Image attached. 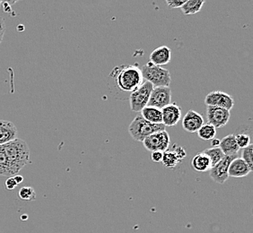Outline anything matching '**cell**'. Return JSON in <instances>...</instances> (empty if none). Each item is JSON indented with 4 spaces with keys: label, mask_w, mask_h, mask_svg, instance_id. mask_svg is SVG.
Wrapping results in <instances>:
<instances>
[{
    "label": "cell",
    "mask_w": 253,
    "mask_h": 233,
    "mask_svg": "<svg viewBox=\"0 0 253 233\" xmlns=\"http://www.w3.org/2000/svg\"><path fill=\"white\" fill-rule=\"evenodd\" d=\"M110 78L114 81L119 90L130 93L144 82L141 68L136 65H122L116 67L112 70Z\"/></svg>",
    "instance_id": "1"
},
{
    "label": "cell",
    "mask_w": 253,
    "mask_h": 233,
    "mask_svg": "<svg viewBox=\"0 0 253 233\" xmlns=\"http://www.w3.org/2000/svg\"><path fill=\"white\" fill-rule=\"evenodd\" d=\"M4 148L12 176L18 174L20 170L30 163V148L25 140L15 138L4 145Z\"/></svg>",
    "instance_id": "2"
},
{
    "label": "cell",
    "mask_w": 253,
    "mask_h": 233,
    "mask_svg": "<svg viewBox=\"0 0 253 233\" xmlns=\"http://www.w3.org/2000/svg\"><path fill=\"white\" fill-rule=\"evenodd\" d=\"M161 130H166L164 124H154L147 121L141 115L135 116L128 126L129 135L136 142H143L147 136Z\"/></svg>",
    "instance_id": "3"
},
{
    "label": "cell",
    "mask_w": 253,
    "mask_h": 233,
    "mask_svg": "<svg viewBox=\"0 0 253 233\" xmlns=\"http://www.w3.org/2000/svg\"><path fill=\"white\" fill-rule=\"evenodd\" d=\"M141 73L144 81L149 82L154 87H170L171 78L170 72L166 68L154 65L149 61L142 67Z\"/></svg>",
    "instance_id": "4"
},
{
    "label": "cell",
    "mask_w": 253,
    "mask_h": 233,
    "mask_svg": "<svg viewBox=\"0 0 253 233\" xmlns=\"http://www.w3.org/2000/svg\"><path fill=\"white\" fill-rule=\"evenodd\" d=\"M154 86L149 82L144 81L141 85L136 88L129 95L130 110L133 112H141L147 106Z\"/></svg>",
    "instance_id": "5"
},
{
    "label": "cell",
    "mask_w": 253,
    "mask_h": 233,
    "mask_svg": "<svg viewBox=\"0 0 253 233\" xmlns=\"http://www.w3.org/2000/svg\"><path fill=\"white\" fill-rule=\"evenodd\" d=\"M147 151L150 152H166L168 150L170 144V138L166 130L155 132L150 136H147L142 142Z\"/></svg>",
    "instance_id": "6"
},
{
    "label": "cell",
    "mask_w": 253,
    "mask_h": 233,
    "mask_svg": "<svg viewBox=\"0 0 253 233\" xmlns=\"http://www.w3.org/2000/svg\"><path fill=\"white\" fill-rule=\"evenodd\" d=\"M238 157V155H224V158L213 166L210 171V178L214 180L215 183L224 184V182L229 179L228 169L230 163Z\"/></svg>",
    "instance_id": "7"
},
{
    "label": "cell",
    "mask_w": 253,
    "mask_h": 233,
    "mask_svg": "<svg viewBox=\"0 0 253 233\" xmlns=\"http://www.w3.org/2000/svg\"><path fill=\"white\" fill-rule=\"evenodd\" d=\"M231 117V113L228 110L216 106H208L207 108V118L208 123L214 126L215 128H222L227 125Z\"/></svg>",
    "instance_id": "8"
},
{
    "label": "cell",
    "mask_w": 253,
    "mask_h": 233,
    "mask_svg": "<svg viewBox=\"0 0 253 233\" xmlns=\"http://www.w3.org/2000/svg\"><path fill=\"white\" fill-rule=\"evenodd\" d=\"M205 104L207 106H216L231 111L234 106V100L228 93L221 91H213L205 98Z\"/></svg>",
    "instance_id": "9"
},
{
    "label": "cell",
    "mask_w": 253,
    "mask_h": 233,
    "mask_svg": "<svg viewBox=\"0 0 253 233\" xmlns=\"http://www.w3.org/2000/svg\"><path fill=\"white\" fill-rule=\"evenodd\" d=\"M171 90L170 87L161 86L154 87L149 98L147 106L157 108L162 110L171 103Z\"/></svg>",
    "instance_id": "10"
},
{
    "label": "cell",
    "mask_w": 253,
    "mask_h": 233,
    "mask_svg": "<svg viewBox=\"0 0 253 233\" xmlns=\"http://www.w3.org/2000/svg\"><path fill=\"white\" fill-rule=\"evenodd\" d=\"M163 124L166 126H174L181 119V109L176 103H170L162 110Z\"/></svg>",
    "instance_id": "11"
},
{
    "label": "cell",
    "mask_w": 253,
    "mask_h": 233,
    "mask_svg": "<svg viewBox=\"0 0 253 233\" xmlns=\"http://www.w3.org/2000/svg\"><path fill=\"white\" fill-rule=\"evenodd\" d=\"M204 124V118L199 112L190 110L182 118V127L188 133H197Z\"/></svg>",
    "instance_id": "12"
},
{
    "label": "cell",
    "mask_w": 253,
    "mask_h": 233,
    "mask_svg": "<svg viewBox=\"0 0 253 233\" xmlns=\"http://www.w3.org/2000/svg\"><path fill=\"white\" fill-rule=\"evenodd\" d=\"M253 171V169L242 158H235L230 163L228 169L229 177L232 178H244L248 176Z\"/></svg>",
    "instance_id": "13"
},
{
    "label": "cell",
    "mask_w": 253,
    "mask_h": 233,
    "mask_svg": "<svg viewBox=\"0 0 253 233\" xmlns=\"http://www.w3.org/2000/svg\"><path fill=\"white\" fill-rule=\"evenodd\" d=\"M17 128L14 123L7 120H0V146L17 138Z\"/></svg>",
    "instance_id": "14"
},
{
    "label": "cell",
    "mask_w": 253,
    "mask_h": 233,
    "mask_svg": "<svg viewBox=\"0 0 253 233\" xmlns=\"http://www.w3.org/2000/svg\"><path fill=\"white\" fill-rule=\"evenodd\" d=\"M171 59V50L167 46H161L155 49L150 55V62L156 66H166L170 63Z\"/></svg>",
    "instance_id": "15"
},
{
    "label": "cell",
    "mask_w": 253,
    "mask_h": 233,
    "mask_svg": "<svg viewBox=\"0 0 253 233\" xmlns=\"http://www.w3.org/2000/svg\"><path fill=\"white\" fill-rule=\"evenodd\" d=\"M219 148L224 153V155H235L240 151L238 145L235 140V135L230 134L220 140Z\"/></svg>",
    "instance_id": "16"
},
{
    "label": "cell",
    "mask_w": 253,
    "mask_h": 233,
    "mask_svg": "<svg viewBox=\"0 0 253 233\" xmlns=\"http://www.w3.org/2000/svg\"><path fill=\"white\" fill-rule=\"evenodd\" d=\"M191 166L196 171L199 172L209 171L212 168L210 158L204 153H199L193 157L191 160Z\"/></svg>",
    "instance_id": "17"
},
{
    "label": "cell",
    "mask_w": 253,
    "mask_h": 233,
    "mask_svg": "<svg viewBox=\"0 0 253 233\" xmlns=\"http://www.w3.org/2000/svg\"><path fill=\"white\" fill-rule=\"evenodd\" d=\"M141 116L147 120L154 124H163L162 118V111L157 108L146 106L141 111Z\"/></svg>",
    "instance_id": "18"
},
{
    "label": "cell",
    "mask_w": 253,
    "mask_h": 233,
    "mask_svg": "<svg viewBox=\"0 0 253 233\" xmlns=\"http://www.w3.org/2000/svg\"><path fill=\"white\" fill-rule=\"evenodd\" d=\"M205 3L206 0H187V2L181 6L180 10L183 15H195L200 12Z\"/></svg>",
    "instance_id": "19"
},
{
    "label": "cell",
    "mask_w": 253,
    "mask_h": 233,
    "mask_svg": "<svg viewBox=\"0 0 253 233\" xmlns=\"http://www.w3.org/2000/svg\"><path fill=\"white\" fill-rule=\"evenodd\" d=\"M197 133L201 140L211 141L216 136V128L210 123H204Z\"/></svg>",
    "instance_id": "20"
},
{
    "label": "cell",
    "mask_w": 253,
    "mask_h": 233,
    "mask_svg": "<svg viewBox=\"0 0 253 233\" xmlns=\"http://www.w3.org/2000/svg\"><path fill=\"white\" fill-rule=\"evenodd\" d=\"M0 177H12L9 161L5 155L4 146H0Z\"/></svg>",
    "instance_id": "21"
},
{
    "label": "cell",
    "mask_w": 253,
    "mask_h": 233,
    "mask_svg": "<svg viewBox=\"0 0 253 233\" xmlns=\"http://www.w3.org/2000/svg\"><path fill=\"white\" fill-rule=\"evenodd\" d=\"M180 160L176 156L175 153L173 151H166L163 154V160L162 163L167 169H174L176 166L180 163Z\"/></svg>",
    "instance_id": "22"
},
{
    "label": "cell",
    "mask_w": 253,
    "mask_h": 233,
    "mask_svg": "<svg viewBox=\"0 0 253 233\" xmlns=\"http://www.w3.org/2000/svg\"><path fill=\"white\" fill-rule=\"evenodd\" d=\"M205 155H207L208 157L210 158V161L212 167L215 165L217 162H219L220 160L224 158V153L220 149L219 147H211L208 148L203 152Z\"/></svg>",
    "instance_id": "23"
},
{
    "label": "cell",
    "mask_w": 253,
    "mask_h": 233,
    "mask_svg": "<svg viewBox=\"0 0 253 233\" xmlns=\"http://www.w3.org/2000/svg\"><path fill=\"white\" fill-rule=\"evenodd\" d=\"M18 195L20 198L25 201H34L36 198L35 190L31 187H24L19 190Z\"/></svg>",
    "instance_id": "24"
},
{
    "label": "cell",
    "mask_w": 253,
    "mask_h": 233,
    "mask_svg": "<svg viewBox=\"0 0 253 233\" xmlns=\"http://www.w3.org/2000/svg\"><path fill=\"white\" fill-rule=\"evenodd\" d=\"M235 140L240 149H244L245 147L252 145V138L247 133H239L235 135Z\"/></svg>",
    "instance_id": "25"
},
{
    "label": "cell",
    "mask_w": 253,
    "mask_h": 233,
    "mask_svg": "<svg viewBox=\"0 0 253 233\" xmlns=\"http://www.w3.org/2000/svg\"><path fill=\"white\" fill-rule=\"evenodd\" d=\"M253 145H250V146H247V147H245L244 148V150H243V153H242V159L248 164L249 167L251 168V169H253Z\"/></svg>",
    "instance_id": "26"
},
{
    "label": "cell",
    "mask_w": 253,
    "mask_h": 233,
    "mask_svg": "<svg viewBox=\"0 0 253 233\" xmlns=\"http://www.w3.org/2000/svg\"><path fill=\"white\" fill-rule=\"evenodd\" d=\"M167 5L170 8H181L187 0H166Z\"/></svg>",
    "instance_id": "27"
},
{
    "label": "cell",
    "mask_w": 253,
    "mask_h": 233,
    "mask_svg": "<svg viewBox=\"0 0 253 233\" xmlns=\"http://www.w3.org/2000/svg\"><path fill=\"white\" fill-rule=\"evenodd\" d=\"M172 151L175 153L176 156L178 157V159H179L180 161L183 160L186 156H187V153H186L185 149H184L183 147H181V146H177L175 148H173V150Z\"/></svg>",
    "instance_id": "28"
},
{
    "label": "cell",
    "mask_w": 253,
    "mask_h": 233,
    "mask_svg": "<svg viewBox=\"0 0 253 233\" xmlns=\"http://www.w3.org/2000/svg\"><path fill=\"white\" fill-rule=\"evenodd\" d=\"M17 186H18V183L16 182V180H15L14 176L9 177V178L7 179V180L5 181V188L8 190H15Z\"/></svg>",
    "instance_id": "29"
},
{
    "label": "cell",
    "mask_w": 253,
    "mask_h": 233,
    "mask_svg": "<svg viewBox=\"0 0 253 233\" xmlns=\"http://www.w3.org/2000/svg\"><path fill=\"white\" fill-rule=\"evenodd\" d=\"M163 152H159V151H156V152H152L151 154V159L154 162L156 163H159L162 162L163 160Z\"/></svg>",
    "instance_id": "30"
},
{
    "label": "cell",
    "mask_w": 253,
    "mask_h": 233,
    "mask_svg": "<svg viewBox=\"0 0 253 233\" xmlns=\"http://www.w3.org/2000/svg\"><path fill=\"white\" fill-rule=\"evenodd\" d=\"M5 20L3 17H1L0 16V44L2 42V40H3V38H4V35H5Z\"/></svg>",
    "instance_id": "31"
},
{
    "label": "cell",
    "mask_w": 253,
    "mask_h": 233,
    "mask_svg": "<svg viewBox=\"0 0 253 233\" xmlns=\"http://www.w3.org/2000/svg\"><path fill=\"white\" fill-rule=\"evenodd\" d=\"M20 0H1V5H15Z\"/></svg>",
    "instance_id": "32"
},
{
    "label": "cell",
    "mask_w": 253,
    "mask_h": 233,
    "mask_svg": "<svg viewBox=\"0 0 253 233\" xmlns=\"http://www.w3.org/2000/svg\"><path fill=\"white\" fill-rule=\"evenodd\" d=\"M220 140L214 137V139L211 140V146L212 147H219Z\"/></svg>",
    "instance_id": "33"
},
{
    "label": "cell",
    "mask_w": 253,
    "mask_h": 233,
    "mask_svg": "<svg viewBox=\"0 0 253 233\" xmlns=\"http://www.w3.org/2000/svg\"><path fill=\"white\" fill-rule=\"evenodd\" d=\"M15 177V180H16V182L18 183V185L20 184V183H22L23 182V180H24V178L22 177V176H20V175H15L14 176Z\"/></svg>",
    "instance_id": "34"
},
{
    "label": "cell",
    "mask_w": 253,
    "mask_h": 233,
    "mask_svg": "<svg viewBox=\"0 0 253 233\" xmlns=\"http://www.w3.org/2000/svg\"><path fill=\"white\" fill-rule=\"evenodd\" d=\"M0 6H1V0H0Z\"/></svg>",
    "instance_id": "35"
}]
</instances>
